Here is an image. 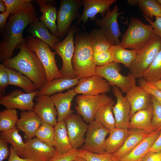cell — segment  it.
I'll use <instances>...</instances> for the list:
<instances>
[{
    "label": "cell",
    "mask_w": 161,
    "mask_h": 161,
    "mask_svg": "<svg viewBox=\"0 0 161 161\" xmlns=\"http://www.w3.org/2000/svg\"><path fill=\"white\" fill-rule=\"evenodd\" d=\"M34 7L10 14L3 30L0 41V61L2 63L11 58L15 48L23 42V31L31 23L38 20Z\"/></svg>",
    "instance_id": "6da1fadb"
},
{
    "label": "cell",
    "mask_w": 161,
    "mask_h": 161,
    "mask_svg": "<svg viewBox=\"0 0 161 161\" xmlns=\"http://www.w3.org/2000/svg\"><path fill=\"white\" fill-rule=\"evenodd\" d=\"M113 101L105 94L95 95H80L76 97L77 105L75 109L78 114L82 117L86 123L89 124L94 120L97 113L101 108Z\"/></svg>",
    "instance_id": "ba28073f"
},
{
    "label": "cell",
    "mask_w": 161,
    "mask_h": 161,
    "mask_svg": "<svg viewBox=\"0 0 161 161\" xmlns=\"http://www.w3.org/2000/svg\"><path fill=\"white\" fill-rule=\"evenodd\" d=\"M55 146L57 153H67L72 149L68 137L64 121L57 122L54 126Z\"/></svg>",
    "instance_id": "f546056e"
},
{
    "label": "cell",
    "mask_w": 161,
    "mask_h": 161,
    "mask_svg": "<svg viewBox=\"0 0 161 161\" xmlns=\"http://www.w3.org/2000/svg\"><path fill=\"white\" fill-rule=\"evenodd\" d=\"M132 131L133 130L116 128L110 131L109 136L105 142V151L111 154L117 151Z\"/></svg>",
    "instance_id": "4316f807"
},
{
    "label": "cell",
    "mask_w": 161,
    "mask_h": 161,
    "mask_svg": "<svg viewBox=\"0 0 161 161\" xmlns=\"http://www.w3.org/2000/svg\"><path fill=\"white\" fill-rule=\"evenodd\" d=\"M143 78L150 82L161 79V49L150 67L145 72Z\"/></svg>",
    "instance_id": "74e56055"
},
{
    "label": "cell",
    "mask_w": 161,
    "mask_h": 161,
    "mask_svg": "<svg viewBox=\"0 0 161 161\" xmlns=\"http://www.w3.org/2000/svg\"><path fill=\"white\" fill-rule=\"evenodd\" d=\"M126 94L125 97L131 107L130 119L137 111L147 108L152 102L151 95L142 87L136 85Z\"/></svg>",
    "instance_id": "ffe728a7"
},
{
    "label": "cell",
    "mask_w": 161,
    "mask_h": 161,
    "mask_svg": "<svg viewBox=\"0 0 161 161\" xmlns=\"http://www.w3.org/2000/svg\"><path fill=\"white\" fill-rule=\"evenodd\" d=\"M7 69L9 77V85L18 86L27 93H32L38 90L28 77L13 69L7 66Z\"/></svg>",
    "instance_id": "4dcf8cb0"
},
{
    "label": "cell",
    "mask_w": 161,
    "mask_h": 161,
    "mask_svg": "<svg viewBox=\"0 0 161 161\" xmlns=\"http://www.w3.org/2000/svg\"><path fill=\"white\" fill-rule=\"evenodd\" d=\"M144 17L145 20L152 26L155 34L161 38V17H155L156 20L154 21L147 17Z\"/></svg>",
    "instance_id": "c3c4849f"
},
{
    "label": "cell",
    "mask_w": 161,
    "mask_h": 161,
    "mask_svg": "<svg viewBox=\"0 0 161 161\" xmlns=\"http://www.w3.org/2000/svg\"><path fill=\"white\" fill-rule=\"evenodd\" d=\"M42 123L39 117L33 110L23 111L20 114L16 126L23 131L28 140L32 138Z\"/></svg>",
    "instance_id": "7402d4cb"
},
{
    "label": "cell",
    "mask_w": 161,
    "mask_h": 161,
    "mask_svg": "<svg viewBox=\"0 0 161 161\" xmlns=\"http://www.w3.org/2000/svg\"><path fill=\"white\" fill-rule=\"evenodd\" d=\"M33 111L42 121L54 127L56 125L58 115L57 110L50 97L45 95L37 96Z\"/></svg>",
    "instance_id": "d6986e66"
},
{
    "label": "cell",
    "mask_w": 161,
    "mask_h": 161,
    "mask_svg": "<svg viewBox=\"0 0 161 161\" xmlns=\"http://www.w3.org/2000/svg\"><path fill=\"white\" fill-rule=\"evenodd\" d=\"M156 1L161 5V0H156Z\"/></svg>",
    "instance_id": "680465c9"
},
{
    "label": "cell",
    "mask_w": 161,
    "mask_h": 161,
    "mask_svg": "<svg viewBox=\"0 0 161 161\" xmlns=\"http://www.w3.org/2000/svg\"><path fill=\"white\" fill-rule=\"evenodd\" d=\"M141 161H143L142 160Z\"/></svg>",
    "instance_id": "91938a15"
},
{
    "label": "cell",
    "mask_w": 161,
    "mask_h": 161,
    "mask_svg": "<svg viewBox=\"0 0 161 161\" xmlns=\"http://www.w3.org/2000/svg\"><path fill=\"white\" fill-rule=\"evenodd\" d=\"M23 150L18 155L21 157L33 161H49L56 154L54 147L37 138L28 140Z\"/></svg>",
    "instance_id": "4fadbf2b"
},
{
    "label": "cell",
    "mask_w": 161,
    "mask_h": 161,
    "mask_svg": "<svg viewBox=\"0 0 161 161\" xmlns=\"http://www.w3.org/2000/svg\"><path fill=\"white\" fill-rule=\"evenodd\" d=\"M137 81L139 86L144 89L151 95L154 97L161 105V90L155 87L151 82L146 80L143 78H139Z\"/></svg>",
    "instance_id": "b9f144b4"
},
{
    "label": "cell",
    "mask_w": 161,
    "mask_h": 161,
    "mask_svg": "<svg viewBox=\"0 0 161 161\" xmlns=\"http://www.w3.org/2000/svg\"><path fill=\"white\" fill-rule=\"evenodd\" d=\"M38 91L27 93L19 89H15L6 95H0V103L6 109L33 110V99L37 96Z\"/></svg>",
    "instance_id": "5bb4252c"
},
{
    "label": "cell",
    "mask_w": 161,
    "mask_h": 161,
    "mask_svg": "<svg viewBox=\"0 0 161 161\" xmlns=\"http://www.w3.org/2000/svg\"><path fill=\"white\" fill-rule=\"evenodd\" d=\"M94 52L110 49L113 45L103 33L100 28L92 30L89 34Z\"/></svg>",
    "instance_id": "e575fe53"
},
{
    "label": "cell",
    "mask_w": 161,
    "mask_h": 161,
    "mask_svg": "<svg viewBox=\"0 0 161 161\" xmlns=\"http://www.w3.org/2000/svg\"><path fill=\"white\" fill-rule=\"evenodd\" d=\"M78 156V149H72L65 153L59 154L56 153L49 161H72Z\"/></svg>",
    "instance_id": "bcb514c9"
},
{
    "label": "cell",
    "mask_w": 161,
    "mask_h": 161,
    "mask_svg": "<svg viewBox=\"0 0 161 161\" xmlns=\"http://www.w3.org/2000/svg\"><path fill=\"white\" fill-rule=\"evenodd\" d=\"M150 133L140 129L133 130L122 146L117 151L112 154L115 157L121 159L130 153Z\"/></svg>",
    "instance_id": "83f0119b"
},
{
    "label": "cell",
    "mask_w": 161,
    "mask_h": 161,
    "mask_svg": "<svg viewBox=\"0 0 161 161\" xmlns=\"http://www.w3.org/2000/svg\"><path fill=\"white\" fill-rule=\"evenodd\" d=\"M110 131L94 120L88 124L86 137L81 148L91 152L102 154L106 152L104 145L106 135Z\"/></svg>",
    "instance_id": "7c38bea8"
},
{
    "label": "cell",
    "mask_w": 161,
    "mask_h": 161,
    "mask_svg": "<svg viewBox=\"0 0 161 161\" xmlns=\"http://www.w3.org/2000/svg\"><path fill=\"white\" fill-rule=\"evenodd\" d=\"M137 5L144 16L150 19L161 17V5L156 0H139Z\"/></svg>",
    "instance_id": "8d00e7d4"
},
{
    "label": "cell",
    "mask_w": 161,
    "mask_h": 161,
    "mask_svg": "<svg viewBox=\"0 0 161 161\" xmlns=\"http://www.w3.org/2000/svg\"><path fill=\"white\" fill-rule=\"evenodd\" d=\"M6 4L7 11L10 14L34 7L31 0H4Z\"/></svg>",
    "instance_id": "60d3db41"
},
{
    "label": "cell",
    "mask_w": 161,
    "mask_h": 161,
    "mask_svg": "<svg viewBox=\"0 0 161 161\" xmlns=\"http://www.w3.org/2000/svg\"><path fill=\"white\" fill-rule=\"evenodd\" d=\"M151 82L157 88L161 90V80Z\"/></svg>",
    "instance_id": "11a10c76"
},
{
    "label": "cell",
    "mask_w": 161,
    "mask_h": 161,
    "mask_svg": "<svg viewBox=\"0 0 161 161\" xmlns=\"http://www.w3.org/2000/svg\"><path fill=\"white\" fill-rule=\"evenodd\" d=\"M0 11L1 13H5L7 11V6L4 0H0Z\"/></svg>",
    "instance_id": "db71d44e"
},
{
    "label": "cell",
    "mask_w": 161,
    "mask_h": 161,
    "mask_svg": "<svg viewBox=\"0 0 161 161\" xmlns=\"http://www.w3.org/2000/svg\"><path fill=\"white\" fill-rule=\"evenodd\" d=\"M161 49V38L155 34L140 50L129 69L130 74L135 79L143 78Z\"/></svg>",
    "instance_id": "8992f818"
},
{
    "label": "cell",
    "mask_w": 161,
    "mask_h": 161,
    "mask_svg": "<svg viewBox=\"0 0 161 161\" xmlns=\"http://www.w3.org/2000/svg\"><path fill=\"white\" fill-rule=\"evenodd\" d=\"M18 116L15 109H6L0 112V130L8 131L16 127Z\"/></svg>",
    "instance_id": "d590c367"
},
{
    "label": "cell",
    "mask_w": 161,
    "mask_h": 161,
    "mask_svg": "<svg viewBox=\"0 0 161 161\" xmlns=\"http://www.w3.org/2000/svg\"><path fill=\"white\" fill-rule=\"evenodd\" d=\"M27 47L35 53L45 70L47 82L63 77L57 67L55 59V52H52L49 46L38 38L31 35L27 37Z\"/></svg>",
    "instance_id": "5b68a950"
},
{
    "label": "cell",
    "mask_w": 161,
    "mask_h": 161,
    "mask_svg": "<svg viewBox=\"0 0 161 161\" xmlns=\"http://www.w3.org/2000/svg\"><path fill=\"white\" fill-rule=\"evenodd\" d=\"M10 13L7 11L5 13H0V30H3L7 23V20Z\"/></svg>",
    "instance_id": "f5cc1de1"
},
{
    "label": "cell",
    "mask_w": 161,
    "mask_h": 161,
    "mask_svg": "<svg viewBox=\"0 0 161 161\" xmlns=\"http://www.w3.org/2000/svg\"><path fill=\"white\" fill-rule=\"evenodd\" d=\"M29 26V31L31 36L47 44L53 50L54 45L61 41L60 38L50 33L45 25L39 20L31 23Z\"/></svg>",
    "instance_id": "f1b7e54d"
},
{
    "label": "cell",
    "mask_w": 161,
    "mask_h": 161,
    "mask_svg": "<svg viewBox=\"0 0 161 161\" xmlns=\"http://www.w3.org/2000/svg\"><path fill=\"white\" fill-rule=\"evenodd\" d=\"M114 104L113 100L110 103L102 107L97 111L94 118V120L110 131L116 128L112 110Z\"/></svg>",
    "instance_id": "d6a6232c"
},
{
    "label": "cell",
    "mask_w": 161,
    "mask_h": 161,
    "mask_svg": "<svg viewBox=\"0 0 161 161\" xmlns=\"http://www.w3.org/2000/svg\"><path fill=\"white\" fill-rule=\"evenodd\" d=\"M117 4L113 9L107 10L105 16L101 19L96 18L94 20L96 26L100 27L103 33L113 45H119L120 37L122 35L117 22L119 16L123 12H119Z\"/></svg>",
    "instance_id": "8fae6325"
},
{
    "label": "cell",
    "mask_w": 161,
    "mask_h": 161,
    "mask_svg": "<svg viewBox=\"0 0 161 161\" xmlns=\"http://www.w3.org/2000/svg\"><path fill=\"white\" fill-rule=\"evenodd\" d=\"M18 131L16 126L10 130L1 131L0 137L10 144L18 155L23 150L26 145L23 142Z\"/></svg>",
    "instance_id": "836d02e7"
},
{
    "label": "cell",
    "mask_w": 161,
    "mask_h": 161,
    "mask_svg": "<svg viewBox=\"0 0 161 161\" xmlns=\"http://www.w3.org/2000/svg\"><path fill=\"white\" fill-rule=\"evenodd\" d=\"M120 64L113 62L102 66H96V74L106 80L111 86L118 87L122 93H126L136 85L135 79L130 74L124 76L120 73Z\"/></svg>",
    "instance_id": "9c48e42d"
},
{
    "label": "cell",
    "mask_w": 161,
    "mask_h": 161,
    "mask_svg": "<svg viewBox=\"0 0 161 161\" xmlns=\"http://www.w3.org/2000/svg\"><path fill=\"white\" fill-rule=\"evenodd\" d=\"M40 7V11L42 14L39 19L53 35L57 36L58 32L56 21L57 12L56 3L54 0H37Z\"/></svg>",
    "instance_id": "603a6c76"
},
{
    "label": "cell",
    "mask_w": 161,
    "mask_h": 161,
    "mask_svg": "<svg viewBox=\"0 0 161 161\" xmlns=\"http://www.w3.org/2000/svg\"><path fill=\"white\" fill-rule=\"evenodd\" d=\"M27 38V37L23 42L17 46L20 49L19 53L2 64L28 77L39 90L47 83L46 72L37 55L27 47L26 45Z\"/></svg>",
    "instance_id": "7a4b0ae2"
},
{
    "label": "cell",
    "mask_w": 161,
    "mask_h": 161,
    "mask_svg": "<svg viewBox=\"0 0 161 161\" xmlns=\"http://www.w3.org/2000/svg\"><path fill=\"white\" fill-rule=\"evenodd\" d=\"M153 112L151 102L146 109L137 111L130 118L128 129L131 130L140 129L150 134L154 130L151 123Z\"/></svg>",
    "instance_id": "cb8c5ba5"
},
{
    "label": "cell",
    "mask_w": 161,
    "mask_h": 161,
    "mask_svg": "<svg viewBox=\"0 0 161 161\" xmlns=\"http://www.w3.org/2000/svg\"><path fill=\"white\" fill-rule=\"evenodd\" d=\"M139 0H128L127 2L129 4L132 6L137 5Z\"/></svg>",
    "instance_id": "9f6ffc18"
},
{
    "label": "cell",
    "mask_w": 161,
    "mask_h": 161,
    "mask_svg": "<svg viewBox=\"0 0 161 161\" xmlns=\"http://www.w3.org/2000/svg\"><path fill=\"white\" fill-rule=\"evenodd\" d=\"M78 32L76 26L72 25L64 40L54 47V50L62 59V66L59 71L64 78H77L72 67V60L75 48L74 35Z\"/></svg>",
    "instance_id": "52a82bcc"
},
{
    "label": "cell",
    "mask_w": 161,
    "mask_h": 161,
    "mask_svg": "<svg viewBox=\"0 0 161 161\" xmlns=\"http://www.w3.org/2000/svg\"><path fill=\"white\" fill-rule=\"evenodd\" d=\"M94 58L96 66H102L114 62L111 49L103 52H94Z\"/></svg>",
    "instance_id": "7bdbcfd3"
},
{
    "label": "cell",
    "mask_w": 161,
    "mask_h": 161,
    "mask_svg": "<svg viewBox=\"0 0 161 161\" xmlns=\"http://www.w3.org/2000/svg\"><path fill=\"white\" fill-rule=\"evenodd\" d=\"M77 94L74 89L64 93H56L50 96L57 112L58 122L64 121L68 116L73 113V111L71 109V103Z\"/></svg>",
    "instance_id": "44dd1931"
},
{
    "label": "cell",
    "mask_w": 161,
    "mask_h": 161,
    "mask_svg": "<svg viewBox=\"0 0 161 161\" xmlns=\"http://www.w3.org/2000/svg\"><path fill=\"white\" fill-rule=\"evenodd\" d=\"M110 49L114 62L121 63L129 69L140 50L127 49L120 45H113Z\"/></svg>",
    "instance_id": "1f68e13d"
},
{
    "label": "cell",
    "mask_w": 161,
    "mask_h": 161,
    "mask_svg": "<svg viewBox=\"0 0 161 161\" xmlns=\"http://www.w3.org/2000/svg\"><path fill=\"white\" fill-rule=\"evenodd\" d=\"M57 12V36L63 38L68 33L72 22L81 15L79 12L82 5L81 0H61Z\"/></svg>",
    "instance_id": "30bf717a"
},
{
    "label": "cell",
    "mask_w": 161,
    "mask_h": 161,
    "mask_svg": "<svg viewBox=\"0 0 161 161\" xmlns=\"http://www.w3.org/2000/svg\"><path fill=\"white\" fill-rule=\"evenodd\" d=\"M78 157L87 161H120L119 159L106 152L102 154L93 153L81 148L78 149Z\"/></svg>",
    "instance_id": "ab89813d"
},
{
    "label": "cell",
    "mask_w": 161,
    "mask_h": 161,
    "mask_svg": "<svg viewBox=\"0 0 161 161\" xmlns=\"http://www.w3.org/2000/svg\"><path fill=\"white\" fill-rule=\"evenodd\" d=\"M151 100L153 108V112L151 123L152 126L155 130L158 128L161 129V105L151 95Z\"/></svg>",
    "instance_id": "ee69618b"
},
{
    "label": "cell",
    "mask_w": 161,
    "mask_h": 161,
    "mask_svg": "<svg viewBox=\"0 0 161 161\" xmlns=\"http://www.w3.org/2000/svg\"><path fill=\"white\" fill-rule=\"evenodd\" d=\"M72 161H87L84 159L82 157H78Z\"/></svg>",
    "instance_id": "6f0895ef"
},
{
    "label": "cell",
    "mask_w": 161,
    "mask_h": 161,
    "mask_svg": "<svg viewBox=\"0 0 161 161\" xmlns=\"http://www.w3.org/2000/svg\"><path fill=\"white\" fill-rule=\"evenodd\" d=\"M161 151V129L158 137L151 148L149 151Z\"/></svg>",
    "instance_id": "816d5d0a"
},
{
    "label": "cell",
    "mask_w": 161,
    "mask_h": 161,
    "mask_svg": "<svg viewBox=\"0 0 161 161\" xmlns=\"http://www.w3.org/2000/svg\"><path fill=\"white\" fill-rule=\"evenodd\" d=\"M83 9L80 17L75 24L77 26L83 22L85 24L89 19L93 21L96 16L100 13L102 18L106 15L110 6L117 1L116 0H82Z\"/></svg>",
    "instance_id": "ac0fdd59"
},
{
    "label": "cell",
    "mask_w": 161,
    "mask_h": 161,
    "mask_svg": "<svg viewBox=\"0 0 161 161\" xmlns=\"http://www.w3.org/2000/svg\"><path fill=\"white\" fill-rule=\"evenodd\" d=\"M7 142L5 140L0 139V161H3L10 155V151L7 146Z\"/></svg>",
    "instance_id": "7dc6e473"
},
{
    "label": "cell",
    "mask_w": 161,
    "mask_h": 161,
    "mask_svg": "<svg viewBox=\"0 0 161 161\" xmlns=\"http://www.w3.org/2000/svg\"><path fill=\"white\" fill-rule=\"evenodd\" d=\"M111 87L107 81L100 76L95 74L80 78L74 89L77 94L95 95L105 94L110 90Z\"/></svg>",
    "instance_id": "2e32d148"
},
{
    "label": "cell",
    "mask_w": 161,
    "mask_h": 161,
    "mask_svg": "<svg viewBox=\"0 0 161 161\" xmlns=\"http://www.w3.org/2000/svg\"><path fill=\"white\" fill-rule=\"evenodd\" d=\"M54 127L48 123L42 122L35 136L43 142L54 147Z\"/></svg>",
    "instance_id": "f35d334b"
},
{
    "label": "cell",
    "mask_w": 161,
    "mask_h": 161,
    "mask_svg": "<svg viewBox=\"0 0 161 161\" xmlns=\"http://www.w3.org/2000/svg\"><path fill=\"white\" fill-rule=\"evenodd\" d=\"M112 91L117 99L116 103L112 107L115 127L128 129L131 112L130 104L118 87L113 86Z\"/></svg>",
    "instance_id": "e0dca14e"
},
{
    "label": "cell",
    "mask_w": 161,
    "mask_h": 161,
    "mask_svg": "<svg viewBox=\"0 0 161 161\" xmlns=\"http://www.w3.org/2000/svg\"><path fill=\"white\" fill-rule=\"evenodd\" d=\"M10 153L8 161H33L28 159L20 157L11 146L10 147Z\"/></svg>",
    "instance_id": "f907efd6"
},
{
    "label": "cell",
    "mask_w": 161,
    "mask_h": 161,
    "mask_svg": "<svg viewBox=\"0 0 161 161\" xmlns=\"http://www.w3.org/2000/svg\"><path fill=\"white\" fill-rule=\"evenodd\" d=\"M72 65L77 78L91 76L96 74L94 51L89 35L87 32L76 34Z\"/></svg>",
    "instance_id": "3957f363"
},
{
    "label": "cell",
    "mask_w": 161,
    "mask_h": 161,
    "mask_svg": "<svg viewBox=\"0 0 161 161\" xmlns=\"http://www.w3.org/2000/svg\"><path fill=\"white\" fill-rule=\"evenodd\" d=\"M161 128L156 129L144 139L130 153L119 159L120 161H141L148 152L160 134Z\"/></svg>",
    "instance_id": "d4e9b609"
},
{
    "label": "cell",
    "mask_w": 161,
    "mask_h": 161,
    "mask_svg": "<svg viewBox=\"0 0 161 161\" xmlns=\"http://www.w3.org/2000/svg\"><path fill=\"white\" fill-rule=\"evenodd\" d=\"M79 79L77 78H69L64 77L55 79L49 82H47L38 90L37 96L42 95L51 96L68 89L77 85Z\"/></svg>",
    "instance_id": "484cf974"
},
{
    "label": "cell",
    "mask_w": 161,
    "mask_h": 161,
    "mask_svg": "<svg viewBox=\"0 0 161 161\" xmlns=\"http://www.w3.org/2000/svg\"><path fill=\"white\" fill-rule=\"evenodd\" d=\"M64 121L72 148L78 149L84 143V135L87 132L88 124L81 116L73 113L68 116Z\"/></svg>",
    "instance_id": "9a60e30c"
},
{
    "label": "cell",
    "mask_w": 161,
    "mask_h": 161,
    "mask_svg": "<svg viewBox=\"0 0 161 161\" xmlns=\"http://www.w3.org/2000/svg\"><path fill=\"white\" fill-rule=\"evenodd\" d=\"M143 161H161V151H149L143 157Z\"/></svg>",
    "instance_id": "681fc988"
},
{
    "label": "cell",
    "mask_w": 161,
    "mask_h": 161,
    "mask_svg": "<svg viewBox=\"0 0 161 161\" xmlns=\"http://www.w3.org/2000/svg\"><path fill=\"white\" fill-rule=\"evenodd\" d=\"M155 34L150 24H145L133 16L122 35L120 45L126 49L140 50Z\"/></svg>",
    "instance_id": "277c9868"
},
{
    "label": "cell",
    "mask_w": 161,
    "mask_h": 161,
    "mask_svg": "<svg viewBox=\"0 0 161 161\" xmlns=\"http://www.w3.org/2000/svg\"><path fill=\"white\" fill-rule=\"evenodd\" d=\"M9 77L7 66L3 64H0V95L5 93L7 87L9 85Z\"/></svg>",
    "instance_id": "f6af8a7d"
}]
</instances>
